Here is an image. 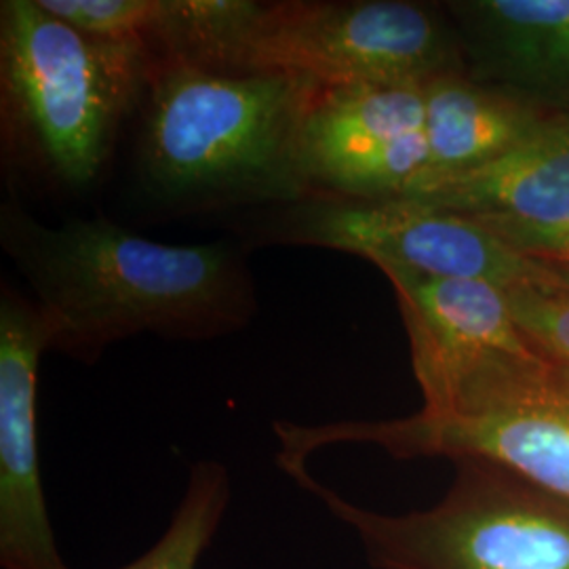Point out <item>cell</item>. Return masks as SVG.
Wrapping results in <instances>:
<instances>
[{
    "label": "cell",
    "instance_id": "cell-10",
    "mask_svg": "<svg viewBox=\"0 0 569 569\" xmlns=\"http://www.w3.org/2000/svg\"><path fill=\"white\" fill-rule=\"evenodd\" d=\"M378 270L392 284L406 326L422 411H446L468 376L491 355L538 352L517 326L505 287L395 266Z\"/></svg>",
    "mask_w": 569,
    "mask_h": 569
},
{
    "label": "cell",
    "instance_id": "cell-8",
    "mask_svg": "<svg viewBox=\"0 0 569 569\" xmlns=\"http://www.w3.org/2000/svg\"><path fill=\"white\" fill-rule=\"evenodd\" d=\"M427 82L323 87L305 127L315 192L355 199L409 197L427 180Z\"/></svg>",
    "mask_w": 569,
    "mask_h": 569
},
{
    "label": "cell",
    "instance_id": "cell-5",
    "mask_svg": "<svg viewBox=\"0 0 569 569\" xmlns=\"http://www.w3.org/2000/svg\"><path fill=\"white\" fill-rule=\"evenodd\" d=\"M456 479L430 509H363L317 481L289 477L355 531L373 569H569V500L505 468L453 462Z\"/></svg>",
    "mask_w": 569,
    "mask_h": 569
},
{
    "label": "cell",
    "instance_id": "cell-14",
    "mask_svg": "<svg viewBox=\"0 0 569 569\" xmlns=\"http://www.w3.org/2000/svg\"><path fill=\"white\" fill-rule=\"evenodd\" d=\"M425 96L430 164L427 180L418 190L491 163L549 117L498 89L470 81L467 74L430 79Z\"/></svg>",
    "mask_w": 569,
    "mask_h": 569
},
{
    "label": "cell",
    "instance_id": "cell-9",
    "mask_svg": "<svg viewBox=\"0 0 569 569\" xmlns=\"http://www.w3.org/2000/svg\"><path fill=\"white\" fill-rule=\"evenodd\" d=\"M49 331L16 289L0 298V568L70 569L61 559L42 489L37 385Z\"/></svg>",
    "mask_w": 569,
    "mask_h": 569
},
{
    "label": "cell",
    "instance_id": "cell-2",
    "mask_svg": "<svg viewBox=\"0 0 569 569\" xmlns=\"http://www.w3.org/2000/svg\"><path fill=\"white\" fill-rule=\"evenodd\" d=\"M321 89L287 72L152 60L133 117L140 182L178 211L302 201L315 194L305 127Z\"/></svg>",
    "mask_w": 569,
    "mask_h": 569
},
{
    "label": "cell",
    "instance_id": "cell-16",
    "mask_svg": "<svg viewBox=\"0 0 569 569\" xmlns=\"http://www.w3.org/2000/svg\"><path fill=\"white\" fill-rule=\"evenodd\" d=\"M510 310L538 352L569 366V289L549 281H528L507 289Z\"/></svg>",
    "mask_w": 569,
    "mask_h": 569
},
{
    "label": "cell",
    "instance_id": "cell-11",
    "mask_svg": "<svg viewBox=\"0 0 569 569\" xmlns=\"http://www.w3.org/2000/svg\"><path fill=\"white\" fill-rule=\"evenodd\" d=\"M470 81L569 114V0H449Z\"/></svg>",
    "mask_w": 569,
    "mask_h": 569
},
{
    "label": "cell",
    "instance_id": "cell-1",
    "mask_svg": "<svg viewBox=\"0 0 569 569\" xmlns=\"http://www.w3.org/2000/svg\"><path fill=\"white\" fill-rule=\"evenodd\" d=\"M0 247L34 296L49 350L82 366L143 333L218 340L260 310L244 244L161 243L106 218L47 226L7 201Z\"/></svg>",
    "mask_w": 569,
    "mask_h": 569
},
{
    "label": "cell",
    "instance_id": "cell-3",
    "mask_svg": "<svg viewBox=\"0 0 569 569\" xmlns=\"http://www.w3.org/2000/svg\"><path fill=\"white\" fill-rule=\"evenodd\" d=\"M152 56L77 28L41 0L0 2L7 182L79 197L100 182L142 102Z\"/></svg>",
    "mask_w": 569,
    "mask_h": 569
},
{
    "label": "cell",
    "instance_id": "cell-17",
    "mask_svg": "<svg viewBox=\"0 0 569 569\" xmlns=\"http://www.w3.org/2000/svg\"><path fill=\"white\" fill-rule=\"evenodd\" d=\"M488 226L510 249L531 262L569 268V220L561 224H515L505 220L477 218Z\"/></svg>",
    "mask_w": 569,
    "mask_h": 569
},
{
    "label": "cell",
    "instance_id": "cell-7",
    "mask_svg": "<svg viewBox=\"0 0 569 569\" xmlns=\"http://www.w3.org/2000/svg\"><path fill=\"white\" fill-rule=\"evenodd\" d=\"M251 243L319 247L428 277L481 279L509 289L540 281L542 264L510 249L488 226L420 199H355L315 192L264 209Z\"/></svg>",
    "mask_w": 569,
    "mask_h": 569
},
{
    "label": "cell",
    "instance_id": "cell-4",
    "mask_svg": "<svg viewBox=\"0 0 569 569\" xmlns=\"http://www.w3.org/2000/svg\"><path fill=\"white\" fill-rule=\"evenodd\" d=\"M277 465L308 467V458L340 443L378 446L399 460L449 458L505 468L536 488L569 500V366L531 355H491L441 413L392 420L272 425Z\"/></svg>",
    "mask_w": 569,
    "mask_h": 569
},
{
    "label": "cell",
    "instance_id": "cell-15",
    "mask_svg": "<svg viewBox=\"0 0 569 569\" xmlns=\"http://www.w3.org/2000/svg\"><path fill=\"white\" fill-rule=\"evenodd\" d=\"M230 472L216 460L190 467L182 500L163 536L131 563L117 569H197L230 505Z\"/></svg>",
    "mask_w": 569,
    "mask_h": 569
},
{
    "label": "cell",
    "instance_id": "cell-12",
    "mask_svg": "<svg viewBox=\"0 0 569 569\" xmlns=\"http://www.w3.org/2000/svg\"><path fill=\"white\" fill-rule=\"evenodd\" d=\"M409 199L515 224L569 220V114H549L491 163L430 183Z\"/></svg>",
    "mask_w": 569,
    "mask_h": 569
},
{
    "label": "cell",
    "instance_id": "cell-6",
    "mask_svg": "<svg viewBox=\"0 0 569 569\" xmlns=\"http://www.w3.org/2000/svg\"><path fill=\"white\" fill-rule=\"evenodd\" d=\"M216 66L287 72L321 87L467 74L443 2H258Z\"/></svg>",
    "mask_w": 569,
    "mask_h": 569
},
{
    "label": "cell",
    "instance_id": "cell-13",
    "mask_svg": "<svg viewBox=\"0 0 569 569\" xmlns=\"http://www.w3.org/2000/svg\"><path fill=\"white\" fill-rule=\"evenodd\" d=\"M91 34L136 42L154 60L213 66L253 16V0H41Z\"/></svg>",
    "mask_w": 569,
    "mask_h": 569
},
{
    "label": "cell",
    "instance_id": "cell-18",
    "mask_svg": "<svg viewBox=\"0 0 569 569\" xmlns=\"http://www.w3.org/2000/svg\"><path fill=\"white\" fill-rule=\"evenodd\" d=\"M540 279L569 289V268L568 266L542 264V277Z\"/></svg>",
    "mask_w": 569,
    "mask_h": 569
}]
</instances>
